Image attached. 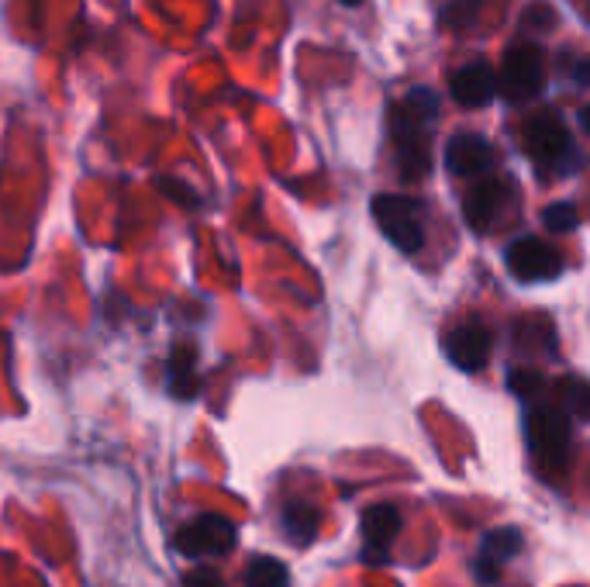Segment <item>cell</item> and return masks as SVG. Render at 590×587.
<instances>
[{
    "mask_svg": "<svg viewBox=\"0 0 590 587\" xmlns=\"http://www.w3.org/2000/svg\"><path fill=\"white\" fill-rule=\"evenodd\" d=\"M449 87L462 108H483V104H491V97L497 94V76L487 62H467V67L453 76Z\"/></svg>",
    "mask_w": 590,
    "mask_h": 587,
    "instance_id": "8fae6325",
    "label": "cell"
},
{
    "mask_svg": "<svg viewBox=\"0 0 590 587\" xmlns=\"http://www.w3.org/2000/svg\"><path fill=\"white\" fill-rule=\"evenodd\" d=\"M480 8H483V0H449V4L442 8V25L456 28V32L470 28L480 17Z\"/></svg>",
    "mask_w": 590,
    "mask_h": 587,
    "instance_id": "ac0fdd59",
    "label": "cell"
},
{
    "mask_svg": "<svg viewBox=\"0 0 590 587\" xmlns=\"http://www.w3.org/2000/svg\"><path fill=\"white\" fill-rule=\"evenodd\" d=\"M580 129H583V132H590V108H583V111H580Z\"/></svg>",
    "mask_w": 590,
    "mask_h": 587,
    "instance_id": "d4e9b609",
    "label": "cell"
},
{
    "mask_svg": "<svg viewBox=\"0 0 590 587\" xmlns=\"http://www.w3.org/2000/svg\"><path fill=\"white\" fill-rule=\"evenodd\" d=\"M508 269L525 284L556 280L563 274V256L539 239H518L508 245Z\"/></svg>",
    "mask_w": 590,
    "mask_h": 587,
    "instance_id": "5b68a950",
    "label": "cell"
},
{
    "mask_svg": "<svg viewBox=\"0 0 590 587\" xmlns=\"http://www.w3.org/2000/svg\"><path fill=\"white\" fill-rule=\"evenodd\" d=\"M373 218L400 253L411 256L425 245V228H421L418 201L400 197V194H381V197H373Z\"/></svg>",
    "mask_w": 590,
    "mask_h": 587,
    "instance_id": "7a4b0ae2",
    "label": "cell"
},
{
    "mask_svg": "<svg viewBox=\"0 0 590 587\" xmlns=\"http://www.w3.org/2000/svg\"><path fill=\"white\" fill-rule=\"evenodd\" d=\"M166 384H170V391L180 397V402H191V397H197V349L194 346H173L170 352V363H166Z\"/></svg>",
    "mask_w": 590,
    "mask_h": 587,
    "instance_id": "4fadbf2b",
    "label": "cell"
},
{
    "mask_svg": "<svg viewBox=\"0 0 590 587\" xmlns=\"http://www.w3.org/2000/svg\"><path fill=\"white\" fill-rule=\"evenodd\" d=\"M290 571L277 556H256L245 567V587H287Z\"/></svg>",
    "mask_w": 590,
    "mask_h": 587,
    "instance_id": "2e32d148",
    "label": "cell"
},
{
    "mask_svg": "<svg viewBox=\"0 0 590 587\" xmlns=\"http://www.w3.org/2000/svg\"><path fill=\"white\" fill-rule=\"evenodd\" d=\"M542 221H545V228L550 232H574V228L580 225V215H577V207L574 204H550L542 212Z\"/></svg>",
    "mask_w": 590,
    "mask_h": 587,
    "instance_id": "ffe728a7",
    "label": "cell"
},
{
    "mask_svg": "<svg viewBox=\"0 0 590 587\" xmlns=\"http://www.w3.org/2000/svg\"><path fill=\"white\" fill-rule=\"evenodd\" d=\"M446 166L456 177H480L494 166V145L480 135H456L446 149Z\"/></svg>",
    "mask_w": 590,
    "mask_h": 587,
    "instance_id": "30bf717a",
    "label": "cell"
},
{
    "mask_svg": "<svg viewBox=\"0 0 590 587\" xmlns=\"http://www.w3.org/2000/svg\"><path fill=\"white\" fill-rule=\"evenodd\" d=\"M400 532V515L394 505H373L363 512V556L370 563H384L390 542Z\"/></svg>",
    "mask_w": 590,
    "mask_h": 587,
    "instance_id": "9c48e42d",
    "label": "cell"
},
{
    "mask_svg": "<svg viewBox=\"0 0 590 587\" xmlns=\"http://www.w3.org/2000/svg\"><path fill=\"white\" fill-rule=\"evenodd\" d=\"M183 587H225V580H221L218 571L201 567V571H194V574H186V577H183Z\"/></svg>",
    "mask_w": 590,
    "mask_h": 587,
    "instance_id": "7402d4cb",
    "label": "cell"
},
{
    "mask_svg": "<svg viewBox=\"0 0 590 587\" xmlns=\"http://www.w3.org/2000/svg\"><path fill=\"white\" fill-rule=\"evenodd\" d=\"M508 387H511L518 397H535V394L542 391V376H539L535 370H511Z\"/></svg>",
    "mask_w": 590,
    "mask_h": 587,
    "instance_id": "44dd1931",
    "label": "cell"
},
{
    "mask_svg": "<svg viewBox=\"0 0 590 587\" xmlns=\"http://www.w3.org/2000/svg\"><path fill=\"white\" fill-rule=\"evenodd\" d=\"M521 547H525V539H521V532L518 529H511V526H501V529H491L487 536H483V560H491V563H501L504 560H511V556H518L521 553Z\"/></svg>",
    "mask_w": 590,
    "mask_h": 587,
    "instance_id": "9a60e30c",
    "label": "cell"
},
{
    "mask_svg": "<svg viewBox=\"0 0 590 587\" xmlns=\"http://www.w3.org/2000/svg\"><path fill=\"white\" fill-rule=\"evenodd\" d=\"M529 446L542 464L559 467L566 459V446H570V426H566V418L553 408L535 411L529 418Z\"/></svg>",
    "mask_w": 590,
    "mask_h": 587,
    "instance_id": "8992f818",
    "label": "cell"
},
{
    "mask_svg": "<svg viewBox=\"0 0 590 587\" xmlns=\"http://www.w3.org/2000/svg\"><path fill=\"white\" fill-rule=\"evenodd\" d=\"M173 547L183 556H194V560L228 556L231 550L239 547V532H236V526H231L225 515L204 512V515L186 522V526L173 536Z\"/></svg>",
    "mask_w": 590,
    "mask_h": 587,
    "instance_id": "6da1fadb",
    "label": "cell"
},
{
    "mask_svg": "<svg viewBox=\"0 0 590 587\" xmlns=\"http://www.w3.org/2000/svg\"><path fill=\"white\" fill-rule=\"evenodd\" d=\"M545 87V70L542 59L532 46H518L504 56V67L497 76V91L508 97L511 104H529L542 94Z\"/></svg>",
    "mask_w": 590,
    "mask_h": 587,
    "instance_id": "277c9868",
    "label": "cell"
},
{
    "mask_svg": "<svg viewBox=\"0 0 590 587\" xmlns=\"http://www.w3.org/2000/svg\"><path fill=\"white\" fill-rule=\"evenodd\" d=\"M390 129H394V145H397V170L408 183H418L432 170V149H429V135H425V121L414 118L408 108H397L390 115Z\"/></svg>",
    "mask_w": 590,
    "mask_h": 587,
    "instance_id": "3957f363",
    "label": "cell"
},
{
    "mask_svg": "<svg viewBox=\"0 0 590 587\" xmlns=\"http://www.w3.org/2000/svg\"><path fill=\"white\" fill-rule=\"evenodd\" d=\"M504 201H508V187H504L501 180H483L467 194L462 212H467V221L477 228V232H483V228H491L497 221Z\"/></svg>",
    "mask_w": 590,
    "mask_h": 587,
    "instance_id": "7c38bea8",
    "label": "cell"
},
{
    "mask_svg": "<svg viewBox=\"0 0 590 587\" xmlns=\"http://www.w3.org/2000/svg\"><path fill=\"white\" fill-rule=\"evenodd\" d=\"M559 394H563L566 411L587 422L590 418V381H583V376H566V381H559Z\"/></svg>",
    "mask_w": 590,
    "mask_h": 587,
    "instance_id": "e0dca14e",
    "label": "cell"
},
{
    "mask_svg": "<svg viewBox=\"0 0 590 587\" xmlns=\"http://www.w3.org/2000/svg\"><path fill=\"white\" fill-rule=\"evenodd\" d=\"M446 356L462 373H477L491 360V332L483 325H459L446 335Z\"/></svg>",
    "mask_w": 590,
    "mask_h": 587,
    "instance_id": "ba28073f",
    "label": "cell"
},
{
    "mask_svg": "<svg viewBox=\"0 0 590 587\" xmlns=\"http://www.w3.org/2000/svg\"><path fill=\"white\" fill-rule=\"evenodd\" d=\"M566 149H570V135H566L563 121L556 115H539L525 124V153H529L535 163L550 166V163L563 159Z\"/></svg>",
    "mask_w": 590,
    "mask_h": 587,
    "instance_id": "52a82bcc",
    "label": "cell"
},
{
    "mask_svg": "<svg viewBox=\"0 0 590 587\" xmlns=\"http://www.w3.org/2000/svg\"><path fill=\"white\" fill-rule=\"evenodd\" d=\"M577 80H580V83H590V62H580V67H577Z\"/></svg>",
    "mask_w": 590,
    "mask_h": 587,
    "instance_id": "cb8c5ba5",
    "label": "cell"
},
{
    "mask_svg": "<svg viewBox=\"0 0 590 587\" xmlns=\"http://www.w3.org/2000/svg\"><path fill=\"white\" fill-rule=\"evenodd\" d=\"M400 108H408L414 118H421V121H432L435 115H438V97H435V91H429V87H414V91H408V97L400 100Z\"/></svg>",
    "mask_w": 590,
    "mask_h": 587,
    "instance_id": "d6986e66",
    "label": "cell"
},
{
    "mask_svg": "<svg viewBox=\"0 0 590 587\" xmlns=\"http://www.w3.org/2000/svg\"><path fill=\"white\" fill-rule=\"evenodd\" d=\"M473 577L480 580V584H497V577H501V567H497V563H491V560H477L473 563Z\"/></svg>",
    "mask_w": 590,
    "mask_h": 587,
    "instance_id": "603a6c76",
    "label": "cell"
},
{
    "mask_svg": "<svg viewBox=\"0 0 590 587\" xmlns=\"http://www.w3.org/2000/svg\"><path fill=\"white\" fill-rule=\"evenodd\" d=\"M339 4H346V8H360L363 0H339Z\"/></svg>",
    "mask_w": 590,
    "mask_h": 587,
    "instance_id": "484cf974",
    "label": "cell"
},
{
    "mask_svg": "<svg viewBox=\"0 0 590 587\" xmlns=\"http://www.w3.org/2000/svg\"><path fill=\"white\" fill-rule=\"evenodd\" d=\"M280 526L284 536L293 542V547H308V542L318 536L322 526V512L311 505V501H287L280 508Z\"/></svg>",
    "mask_w": 590,
    "mask_h": 587,
    "instance_id": "5bb4252c",
    "label": "cell"
}]
</instances>
